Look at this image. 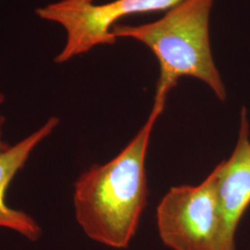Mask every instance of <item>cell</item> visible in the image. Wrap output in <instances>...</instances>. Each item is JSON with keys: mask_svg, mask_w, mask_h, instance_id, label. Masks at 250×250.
Segmentation results:
<instances>
[{"mask_svg": "<svg viewBox=\"0 0 250 250\" xmlns=\"http://www.w3.org/2000/svg\"><path fill=\"white\" fill-rule=\"evenodd\" d=\"M4 103H5V95L0 90V152L7 149L10 146V145L8 142H6V140L4 138V126L6 123V118L1 112V107Z\"/></svg>", "mask_w": 250, "mask_h": 250, "instance_id": "52a82bcc", "label": "cell"}, {"mask_svg": "<svg viewBox=\"0 0 250 250\" xmlns=\"http://www.w3.org/2000/svg\"><path fill=\"white\" fill-rule=\"evenodd\" d=\"M217 168L197 187L170 188L157 208L162 242L172 250H217L220 217Z\"/></svg>", "mask_w": 250, "mask_h": 250, "instance_id": "277c9868", "label": "cell"}, {"mask_svg": "<svg viewBox=\"0 0 250 250\" xmlns=\"http://www.w3.org/2000/svg\"><path fill=\"white\" fill-rule=\"evenodd\" d=\"M216 168L220 217L217 250H235V232L250 205V124L246 107L242 108L238 139L232 156Z\"/></svg>", "mask_w": 250, "mask_h": 250, "instance_id": "5b68a950", "label": "cell"}, {"mask_svg": "<svg viewBox=\"0 0 250 250\" xmlns=\"http://www.w3.org/2000/svg\"><path fill=\"white\" fill-rule=\"evenodd\" d=\"M184 0H113L97 5L79 0H60L36 9L37 17L62 27L66 42L54 62H68L96 46L113 45L112 29L120 19L136 13L161 11Z\"/></svg>", "mask_w": 250, "mask_h": 250, "instance_id": "3957f363", "label": "cell"}, {"mask_svg": "<svg viewBox=\"0 0 250 250\" xmlns=\"http://www.w3.org/2000/svg\"><path fill=\"white\" fill-rule=\"evenodd\" d=\"M81 2H85V3H92L94 0H79Z\"/></svg>", "mask_w": 250, "mask_h": 250, "instance_id": "ba28073f", "label": "cell"}, {"mask_svg": "<svg viewBox=\"0 0 250 250\" xmlns=\"http://www.w3.org/2000/svg\"><path fill=\"white\" fill-rule=\"evenodd\" d=\"M161 112L152 107L143 127L115 158L91 166L76 180L75 218L90 239L116 250L132 241L147 203L146 157Z\"/></svg>", "mask_w": 250, "mask_h": 250, "instance_id": "6da1fadb", "label": "cell"}, {"mask_svg": "<svg viewBox=\"0 0 250 250\" xmlns=\"http://www.w3.org/2000/svg\"><path fill=\"white\" fill-rule=\"evenodd\" d=\"M59 124V118L50 117L36 131L0 152V230L16 232L28 241H38L42 237L43 230L33 216L8 205L7 193L32 154L53 134Z\"/></svg>", "mask_w": 250, "mask_h": 250, "instance_id": "8992f818", "label": "cell"}, {"mask_svg": "<svg viewBox=\"0 0 250 250\" xmlns=\"http://www.w3.org/2000/svg\"><path fill=\"white\" fill-rule=\"evenodd\" d=\"M213 0H184L154 22L137 26L115 24L112 34L142 42L160 63L153 107L164 109L166 99L181 77L204 82L221 101L226 88L215 65L209 41V15Z\"/></svg>", "mask_w": 250, "mask_h": 250, "instance_id": "7a4b0ae2", "label": "cell"}]
</instances>
